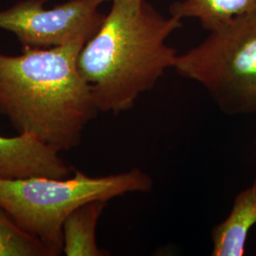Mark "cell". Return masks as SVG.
Returning a JSON list of instances; mask_svg holds the SVG:
<instances>
[{
	"instance_id": "1",
	"label": "cell",
	"mask_w": 256,
	"mask_h": 256,
	"mask_svg": "<svg viewBox=\"0 0 256 256\" xmlns=\"http://www.w3.org/2000/svg\"><path fill=\"white\" fill-rule=\"evenodd\" d=\"M86 41L52 48L0 52V114L18 134H28L62 153L79 146L100 110L78 68Z\"/></svg>"
},
{
	"instance_id": "2",
	"label": "cell",
	"mask_w": 256,
	"mask_h": 256,
	"mask_svg": "<svg viewBox=\"0 0 256 256\" xmlns=\"http://www.w3.org/2000/svg\"><path fill=\"white\" fill-rule=\"evenodd\" d=\"M110 14L79 54L78 68L100 112L132 110L174 68L178 52L167 40L182 19L164 16L146 0H111Z\"/></svg>"
},
{
	"instance_id": "3",
	"label": "cell",
	"mask_w": 256,
	"mask_h": 256,
	"mask_svg": "<svg viewBox=\"0 0 256 256\" xmlns=\"http://www.w3.org/2000/svg\"><path fill=\"white\" fill-rule=\"evenodd\" d=\"M153 187V178L140 169L106 176L74 170L64 178H0V208L57 256L63 252L64 220L76 209L95 200L146 194Z\"/></svg>"
},
{
	"instance_id": "4",
	"label": "cell",
	"mask_w": 256,
	"mask_h": 256,
	"mask_svg": "<svg viewBox=\"0 0 256 256\" xmlns=\"http://www.w3.org/2000/svg\"><path fill=\"white\" fill-rule=\"evenodd\" d=\"M174 70L208 92L229 116L256 112V12L230 19L198 46L178 55Z\"/></svg>"
},
{
	"instance_id": "5",
	"label": "cell",
	"mask_w": 256,
	"mask_h": 256,
	"mask_svg": "<svg viewBox=\"0 0 256 256\" xmlns=\"http://www.w3.org/2000/svg\"><path fill=\"white\" fill-rule=\"evenodd\" d=\"M50 0H22L0 10V28L18 37L24 48H52L90 41L106 14L99 8L111 0H70L48 9Z\"/></svg>"
},
{
	"instance_id": "6",
	"label": "cell",
	"mask_w": 256,
	"mask_h": 256,
	"mask_svg": "<svg viewBox=\"0 0 256 256\" xmlns=\"http://www.w3.org/2000/svg\"><path fill=\"white\" fill-rule=\"evenodd\" d=\"M60 154L32 135L0 136V178H68L74 174V168Z\"/></svg>"
},
{
	"instance_id": "7",
	"label": "cell",
	"mask_w": 256,
	"mask_h": 256,
	"mask_svg": "<svg viewBox=\"0 0 256 256\" xmlns=\"http://www.w3.org/2000/svg\"><path fill=\"white\" fill-rule=\"evenodd\" d=\"M256 225V183L239 192L228 218L212 230V256H243Z\"/></svg>"
},
{
	"instance_id": "8",
	"label": "cell",
	"mask_w": 256,
	"mask_h": 256,
	"mask_svg": "<svg viewBox=\"0 0 256 256\" xmlns=\"http://www.w3.org/2000/svg\"><path fill=\"white\" fill-rule=\"evenodd\" d=\"M108 202L95 200L72 212L63 225V252L66 256H104L106 252L97 243L96 230Z\"/></svg>"
},
{
	"instance_id": "9",
	"label": "cell",
	"mask_w": 256,
	"mask_h": 256,
	"mask_svg": "<svg viewBox=\"0 0 256 256\" xmlns=\"http://www.w3.org/2000/svg\"><path fill=\"white\" fill-rule=\"evenodd\" d=\"M170 12L182 19H198L210 32L236 16L256 12V0H184L174 3Z\"/></svg>"
},
{
	"instance_id": "10",
	"label": "cell",
	"mask_w": 256,
	"mask_h": 256,
	"mask_svg": "<svg viewBox=\"0 0 256 256\" xmlns=\"http://www.w3.org/2000/svg\"><path fill=\"white\" fill-rule=\"evenodd\" d=\"M0 256H54L38 239L28 234L0 208Z\"/></svg>"
},
{
	"instance_id": "11",
	"label": "cell",
	"mask_w": 256,
	"mask_h": 256,
	"mask_svg": "<svg viewBox=\"0 0 256 256\" xmlns=\"http://www.w3.org/2000/svg\"><path fill=\"white\" fill-rule=\"evenodd\" d=\"M128 1H136V2H138V1H142V0H128Z\"/></svg>"
}]
</instances>
